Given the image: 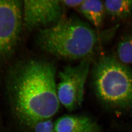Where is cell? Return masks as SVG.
Listing matches in <instances>:
<instances>
[{
    "label": "cell",
    "instance_id": "6da1fadb",
    "mask_svg": "<svg viewBox=\"0 0 132 132\" xmlns=\"http://www.w3.org/2000/svg\"><path fill=\"white\" fill-rule=\"evenodd\" d=\"M54 64L44 60L22 61L10 69L6 92L12 112L21 125L32 128L59 110Z\"/></svg>",
    "mask_w": 132,
    "mask_h": 132
},
{
    "label": "cell",
    "instance_id": "7a4b0ae2",
    "mask_svg": "<svg viewBox=\"0 0 132 132\" xmlns=\"http://www.w3.org/2000/svg\"><path fill=\"white\" fill-rule=\"evenodd\" d=\"M36 38L46 52L69 60L89 58L99 41L95 30L75 16L63 17L52 26L39 29Z\"/></svg>",
    "mask_w": 132,
    "mask_h": 132
},
{
    "label": "cell",
    "instance_id": "3957f363",
    "mask_svg": "<svg viewBox=\"0 0 132 132\" xmlns=\"http://www.w3.org/2000/svg\"><path fill=\"white\" fill-rule=\"evenodd\" d=\"M92 84L97 97L110 106H132V71L110 56L99 59L92 70Z\"/></svg>",
    "mask_w": 132,
    "mask_h": 132
},
{
    "label": "cell",
    "instance_id": "277c9868",
    "mask_svg": "<svg viewBox=\"0 0 132 132\" xmlns=\"http://www.w3.org/2000/svg\"><path fill=\"white\" fill-rule=\"evenodd\" d=\"M90 64L89 58H86L76 65L65 66L59 72L58 98L60 104L69 111L74 110L82 103Z\"/></svg>",
    "mask_w": 132,
    "mask_h": 132
},
{
    "label": "cell",
    "instance_id": "5b68a950",
    "mask_svg": "<svg viewBox=\"0 0 132 132\" xmlns=\"http://www.w3.org/2000/svg\"><path fill=\"white\" fill-rule=\"evenodd\" d=\"M23 20V3L0 0V58L13 51L20 37Z\"/></svg>",
    "mask_w": 132,
    "mask_h": 132
},
{
    "label": "cell",
    "instance_id": "8992f818",
    "mask_svg": "<svg viewBox=\"0 0 132 132\" xmlns=\"http://www.w3.org/2000/svg\"><path fill=\"white\" fill-rule=\"evenodd\" d=\"M61 1H24L23 2V24L31 30L44 29L54 25L63 17Z\"/></svg>",
    "mask_w": 132,
    "mask_h": 132
},
{
    "label": "cell",
    "instance_id": "52a82bcc",
    "mask_svg": "<svg viewBox=\"0 0 132 132\" xmlns=\"http://www.w3.org/2000/svg\"><path fill=\"white\" fill-rule=\"evenodd\" d=\"M55 132H99L96 122L82 116L64 115L54 122Z\"/></svg>",
    "mask_w": 132,
    "mask_h": 132
},
{
    "label": "cell",
    "instance_id": "ba28073f",
    "mask_svg": "<svg viewBox=\"0 0 132 132\" xmlns=\"http://www.w3.org/2000/svg\"><path fill=\"white\" fill-rule=\"evenodd\" d=\"M77 9L95 27L100 28L102 25L106 13L102 1L85 0Z\"/></svg>",
    "mask_w": 132,
    "mask_h": 132
},
{
    "label": "cell",
    "instance_id": "9c48e42d",
    "mask_svg": "<svg viewBox=\"0 0 132 132\" xmlns=\"http://www.w3.org/2000/svg\"><path fill=\"white\" fill-rule=\"evenodd\" d=\"M104 4L106 13L112 17L124 19L132 15V1L109 0Z\"/></svg>",
    "mask_w": 132,
    "mask_h": 132
},
{
    "label": "cell",
    "instance_id": "30bf717a",
    "mask_svg": "<svg viewBox=\"0 0 132 132\" xmlns=\"http://www.w3.org/2000/svg\"><path fill=\"white\" fill-rule=\"evenodd\" d=\"M117 54L120 62L122 63L132 64V36L125 38L120 43Z\"/></svg>",
    "mask_w": 132,
    "mask_h": 132
},
{
    "label": "cell",
    "instance_id": "8fae6325",
    "mask_svg": "<svg viewBox=\"0 0 132 132\" xmlns=\"http://www.w3.org/2000/svg\"><path fill=\"white\" fill-rule=\"evenodd\" d=\"M32 129L34 132H55L54 123L51 119L41 121L34 125Z\"/></svg>",
    "mask_w": 132,
    "mask_h": 132
},
{
    "label": "cell",
    "instance_id": "7c38bea8",
    "mask_svg": "<svg viewBox=\"0 0 132 132\" xmlns=\"http://www.w3.org/2000/svg\"><path fill=\"white\" fill-rule=\"evenodd\" d=\"M84 1V0H63L61 2L64 6L78 9Z\"/></svg>",
    "mask_w": 132,
    "mask_h": 132
}]
</instances>
